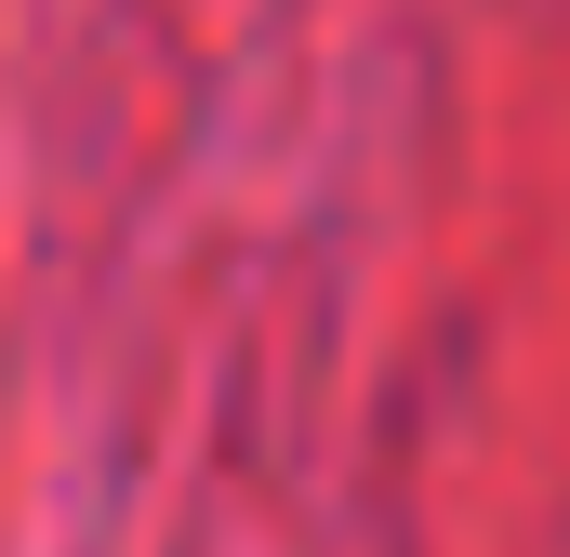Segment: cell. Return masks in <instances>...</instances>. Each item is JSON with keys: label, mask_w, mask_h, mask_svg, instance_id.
Instances as JSON below:
<instances>
[]
</instances>
